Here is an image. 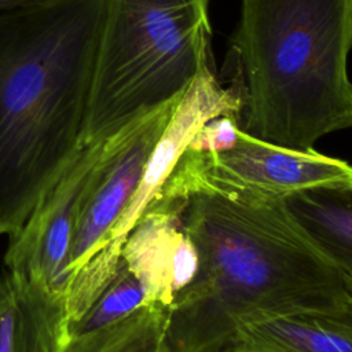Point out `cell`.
<instances>
[{"mask_svg":"<svg viewBox=\"0 0 352 352\" xmlns=\"http://www.w3.org/2000/svg\"><path fill=\"white\" fill-rule=\"evenodd\" d=\"M176 168L188 191L183 226L199 268L168 309L166 352H232L243 323L342 307L351 279L308 239L282 198L210 179L204 153L190 148Z\"/></svg>","mask_w":352,"mask_h":352,"instance_id":"cell-1","label":"cell"},{"mask_svg":"<svg viewBox=\"0 0 352 352\" xmlns=\"http://www.w3.org/2000/svg\"><path fill=\"white\" fill-rule=\"evenodd\" d=\"M106 0L0 12V235L26 223L82 144Z\"/></svg>","mask_w":352,"mask_h":352,"instance_id":"cell-2","label":"cell"},{"mask_svg":"<svg viewBox=\"0 0 352 352\" xmlns=\"http://www.w3.org/2000/svg\"><path fill=\"white\" fill-rule=\"evenodd\" d=\"M352 0H241L232 37L242 132L309 151L352 128Z\"/></svg>","mask_w":352,"mask_h":352,"instance_id":"cell-3","label":"cell"},{"mask_svg":"<svg viewBox=\"0 0 352 352\" xmlns=\"http://www.w3.org/2000/svg\"><path fill=\"white\" fill-rule=\"evenodd\" d=\"M208 0H106L82 144L179 99L209 60Z\"/></svg>","mask_w":352,"mask_h":352,"instance_id":"cell-4","label":"cell"},{"mask_svg":"<svg viewBox=\"0 0 352 352\" xmlns=\"http://www.w3.org/2000/svg\"><path fill=\"white\" fill-rule=\"evenodd\" d=\"M242 104L239 84L223 88L209 60L204 63L177 102L121 217L102 248L70 276L69 293L77 304L89 305L110 280L117 270L125 238L158 194L197 131L209 120L220 116H231L238 121Z\"/></svg>","mask_w":352,"mask_h":352,"instance_id":"cell-5","label":"cell"},{"mask_svg":"<svg viewBox=\"0 0 352 352\" xmlns=\"http://www.w3.org/2000/svg\"><path fill=\"white\" fill-rule=\"evenodd\" d=\"M180 98L138 117L102 140L77 205L69 278L102 248L128 206Z\"/></svg>","mask_w":352,"mask_h":352,"instance_id":"cell-6","label":"cell"},{"mask_svg":"<svg viewBox=\"0 0 352 352\" xmlns=\"http://www.w3.org/2000/svg\"><path fill=\"white\" fill-rule=\"evenodd\" d=\"M187 197L186 180L175 166L129 231L120 256L143 282L151 302L168 308L199 268L197 248L183 226Z\"/></svg>","mask_w":352,"mask_h":352,"instance_id":"cell-7","label":"cell"},{"mask_svg":"<svg viewBox=\"0 0 352 352\" xmlns=\"http://www.w3.org/2000/svg\"><path fill=\"white\" fill-rule=\"evenodd\" d=\"M100 143H88L78 150L26 223L10 236L4 254L7 271L65 293L77 205Z\"/></svg>","mask_w":352,"mask_h":352,"instance_id":"cell-8","label":"cell"},{"mask_svg":"<svg viewBox=\"0 0 352 352\" xmlns=\"http://www.w3.org/2000/svg\"><path fill=\"white\" fill-rule=\"evenodd\" d=\"M204 165L219 183L275 198L319 186L352 184V165L342 160L272 144L241 129L232 148L204 153Z\"/></svg>","mask_w":352,"mask_h":352,"instance_id":"cell-9","label":"cell"},{"mask_svg":"<svg viewBox=\"0 0 352 352\" xmlns=\"http://www.w3.org/2000/svg\"><path fill=\"white\" fill-rule=\"evenodd\" d=\"M66 337L65 293L6 271L0 278V352H60Z\"/></svg>","mask_w":352,"mask_h":352,"instance_id":"cell-10","label":"cell"},{"mask_svg":"<svg viewBox=\"0 0 352 352\" xmlns=\"http://www.w3.org/2000/svg\"><path fill=\"white\" fill-rule=\"evenodd\" d=\"M234 352H352V318L342 308L301 312L241 324Z\"/></svg>","mask_w":352,"mask_h":352,"instance_id":"cell-11","label":"cell"},{"mask_svg":"<svg viewBox=\"0 0 352 352\" xmlns=\"http://www.w3.org/2000/svg\"><path fill=\"white\" fill-rule=\"evenodd\" d=\"M282 202L308 239L352 280V184L307 188Z\"/></svg>","mask_w":352,"mask_h":352,"instance_id":"cell-12","label":"cell"},{"mask_svg":"<svg viewBox=\"0 0 352 352\" xmlns=\"http://www.w3.org/2000/svg\"><path fill=\"white\" fill-rule=\"evenodd\" d=\"M168 309L146 305L102 329L66 337L60 352H166Z\"/></svg>","mask_w":352,"mask_h":352,"instance_id":"cell-13","label":"cell"},{"mask_svg":"<svg viewBox=\"0 0 352 352\" xmlns=\"http://www.w3.org/2000/svg\"><path fill=\"white\" fill-rule=\"evenodd\" d=\"M151 304L150 294L143 282L120 257L117 270L110 280L82 316L67 327V337L102 329Z\"/></svg>","mask_w":352,"mask_h":352,"instance_id":"cell-14","label":"cell"},{"mask_svg":"<svg viewBox=\"0 0 352 352\" xmlns=\"http://www.w3.org/2000/svg\"><path fill=\"white\" fill-rule=\"evenodd\" d=\"M238 121L231 116H220L205 122L194 135L187 148L198 153H223L238 140Z\"/></svg>","mask_w":352,"mask_h":352,"instance_id":"cell-15","label":"cell"},{"mask_svg":"<svg viewBox=\"0 0 352 352\" xmlns=\"http://www.w3.org/2000/svg\"><path fill=\"white\" fill-rule=\"evenodd\" d=\"M54 1H59V0H0V12L44 6Z\"/></svg>","mask_w":352,"mask_h":352,"instance_id":"cell-16","label":"cell"},{"mask_svg":"<svg viewBox=\"0 0 352 352\" xmlns=\"http://www.w3.org/2000/svg\"><path fill=\"white\" fill-rule=\"evenodd\" d=\"M351 282H352V280H351ZM342 309H344V312H345L349 318H352V283H351V294H349V297L346 298V301L344 302Z\"/></svg>","mask_w":352,"mask_h":352,"instance_id":"cell-17","label":"cell"},{"mask_svg":"<svg viewBox=\"0 0 352 352\" xmlns=\"http://www.w3.org/2000/svg\"><path fill=\"white\" fill-rule=\"evenodd\" d=\"M232 352H234V351H232Z\"/></svg>","mask_w":352,"mask_h":352,"instance_id":"cell-18","label":"cell"}]
</instances>
